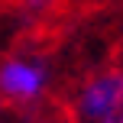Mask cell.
I'll return each mask as SVG.
<instances>
[{
  "label": "cell",
  "instance_id": "1",
  "mask_svg": "<svg viewBox=\"0 0 123 123\" xmlns=\"http://www.w3.org/2000/svg\"><path fill=\"white\" fill-rule=\"evenodd\" d=\"M123 107V65H107L84 74L68 94L65 113L74 123H110Z\"/></svg>",
  "mask_w": 123,
  "mask_h": 123
},
{
  "label": "cell",
  "instance_id": "2",
  "mask_svg": "<svg viewBox=\"0 0 123 123\" xmlns=\"http://www.w3.org/2000/svg\"><path fill=\"white\" fill-rule=\"evenodd\" d=\"M52 94V65L42 55L16 52L0 62V100L6 107L36 110Z\"/></svg>",
  "mask_w": 123,
  "mask_h": 123
},
{
  "label": "cell",
  "instance_id": "3",
  "mask_svg": "<svg viewBox=\"0 0 123 123\" xmlns=\"http://www.w3.org/2000/svg\"><path fill=\"white\" fill-rule=\"evenodd\" d=\"M26 123H74V120L65 110H42V113H36V117L26 120Z\"/></svg>",
  "mask_w": 123,
  "mask_h": 123
},
{
  "label": "cell",
  "instance_id": "4",
  "mask_svg": "<svg viewBox=\"0 0 123 123\" xmlns=\"http://www.w3.org/2000/svg\"><path fill=\"white\" fill-rule=\"evenodd\" d=\"M52 6H55V0H23V10L29 13V16H42Z\"/></svg>",
  "mask_w": 123,
  "mask_h": 123
},
{
  "label": "cell",
  "instance_id": "5",
  "mask_svg": "<svg viewBox=\"0 0 123 123\" xmlns=\"http://www.w3.org/2000/svg\"><path fill=\"white\" fill-rule=\"evenodd\" d=\"M113 123H123V107L117 110V117H113Z\"/></svg>",
  "mask_w": 123,
  "mask_h": 123
},
{
  "label": "cell",
  "instance_id": "6",
  "mask_svg": "<svg viewBox=\"0 0 123 123\" xmlns=\"http://www.w3.org/2000/svg\"><path fill=\"white\" fill-rule=\"evenodd\" d=\"M3 113H6V104L0 100V123H3Z\"/></svg>",
  "mask_w": 123,
  "mask_h": 123
},
{
  "label": "cell",
  "instance_id": "7",
  "mask_svg": "<svg viewBox=\"0 0 123 123\" xmlns=\"http://www.w3.org/2000/svg\"><path fill=\"white\" fill-rule=\"evenodd\" d=\"M110 123H113V120H110Z\"/></svg>",
  "mask_w": 123,
  "mask_h": 123
}]
</instances>
